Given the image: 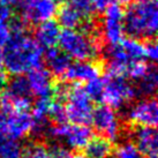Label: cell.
I'll list each match as a JSON object with an SVG mask.
<instances>
[{"label":"cell","instance_id":"5","mask_svg":"<svg viewBox=\"0 0 158 158\" xmlns=\"http://www.w3.org/2000/svg\"><path fill=\"white\" fill-rule=\"evenodd\" d=\"M137 96L134 84L127 77L120 75L106 74L104 76V91L102 103L112 109L123 110L128 106Z\"/></svg>","mask_w":158,"mask_h":158},{"label":"cell","instance_id":"27","mask_svg":"<svg viewBox=\"0 0 158 158\" xmlns=\"http://www.w3.org/2000/svg\"><path fill=\"white\" fill-rule=\"evenodd\" d=\"M48 152H50V158H73L74 156L72 155L70 150L66 148L65 145L60 144V143H53L50 148H48Z\"/></svg>","mask_w":158,"mask_h":158},{"label":"cell","instance_id":"10","mask_svg":"<svg viewBox=\"0 0 158 158\" xmlns=\"http://www.w3.org/2000/svg\"><path fill=\"white\" fill-rule=\"evenodd\" d=\"M127 135L145 158L158 157V135L156 127L127 123Z\"/></svg>","mask_w":158,"mask_h":158},{"label":"cell","instance_id":"23","mask_svg":"<svg viewBox=\"0 0 158 158\" xmlns=\"http://www.w3.org/2000/svg\"><path fill=\"white\" fill-rule=\"evenodd\" d=\"M66 2L72 8L75 9L84 20L96 16L97 12L91 0H66Z\"/></svg>","mask_w":158,"mask_h":158},{"label":"cell","instance_id":"14","mask_svg":"<svg viewBox=\"0 0 158 158\" xmlns=\"http://www.w3.org/2000/svg\"><path fill=\"white\" fill-rule=\"evenodd\" d=\"M28 83L30 87L31 94L35 97L52 96V89L54 84V77L46 68L40 67L28 73Z\"/></svg>","mask_w":158,"mask_h":158},{"label":"cell","instance_id":"21","mask_svg":"<svg viewBox=\"0 0 158 158\" xmlns=\"http://www.w3.org/2000/svg\"><path fill=\"white\" fill-rule=\"evenodd\" d=\"M21 158H50L48 148L42 141H32L22 149Z\"/></svg>","mask_w":158,"mask_h":158},{"label":"cell","instance_id":"7","mask_svg":"<svg viewBox=\"0 0 158 158\" xmlns=\"http://www.w3.org/2000/svg\"><path fill=\"white\" fill-rule=\"evenodd\" d=\"M92 136V131L87 125L77 123H64L59 126L53 125L50 132V137L58 143L65 145L69 150L80 151L85 148Z\"/></svg>","mask_w":158,"mask_h":158},{"label":"cell","instance_id":"26","mask_svg":"<svg viewBox=\"0 0 158 158\" xmlns=\"http://www.w3.org/2000/svg\"><path fill=\"white\" fill-rule=\"evenodd\" d=\"M143 50H144V58L148 59L151 64H155L158 58V45L156 38L143 40Z\"/></svg>","mask_w":158,"mask_h":158},{"label":"cell","instance_id":"33","mask_svg":"<svg viewBox=\"0 0 158 158\" xmlns=\"http://www.w3.org/2000/svg\"><path fill=\"white\" fill-rule=\"evenodd\" d=\"M0 1L9 7H16V8H20V7L22 8V6L26 2V0H0Z\"/></svg>","mask_w":158,"mask_h":158},{"label":"cell","instance_id":"37","mask_svg":"<svg viewBox=\"0 0 158 158\" xmlns=\"http://www.w3.org/2000/svg\"><path fill=\"white\" fill-rule=\"evenodd\" d=\"M136 1H148V0H136Z\"/></svg>","mask_w":158,"mask_h":158},{"label":"cell","instance_id":"24","mask_svg":"<svg viewBox=\"0 0 158 158\" xmlns=\"http://www.w3.org/2000/svg\"><path fill=\"white\" fill-rule=\"evenodd\" d=\"M83 88L92 102H102L103 91H104V77L98 76L91 81L85 82Z\"/></svg>","mask_w":158,"mask_h":158},{"label":"cell","instance_id":"18","mask_svg":"<svg viewBox=\"0 0 158 158\" xmlns=\"http://www.w3.org/2000/svg\"><path fill=\"white\" fill-rule=\"evenodd\" d=\"M57 22L60 28L70 29V30H79L83 24L84 19L80 15L75 9H73L67 2L60 5L59 9H57Z\"/></svg>","mask_w":158,"mask_h":158},{"label":"cell","instance_id":"32","mask_svg":"<svg viewBox=\"0 0 158 158\" xmlns=\"http://www.w3.org/2000/svg\"><path fill=\"white\" fill-rule=\"evenodd\" d=\"M6 121H7V114L0 109V134L6 135Z\"/></svg>","mask_w":158,"mask_h":158},{"label":"cell","instance_id":"11","mask_svg":"<svg viewBox=\"0 0 158 158\" xmlns=\"http://www.w3.org/2000/svg\"><path fill=\"white\" fill-rule=\"evenodd\" d=\"M58 5L52 0H26L22 6V15L32 24L51 20L57 14Z\"/></svg>","mask_w":158,"mask_h":158},{"label":"cell","instance_id":"13","mask_svg":"<svg viewBox=\"0 0 158 158\" xmlns=\"http://www.w3.org/2000/svg\"><path fill=\"white\" fill-rule=\"evenodd\" d=\"M6 114V135L8 137L18 141L30 134L32 126V114L30 111L13 110Z\"/></svg>","mask_w":158,"mask_h":158},{"label":"cell","instance_id":"1","mask_svg":"<svg viewBox=\"0 0 158 158\" xmlns=\"http://www.w3.org/2000/svg\"><path fill=\"white\" fill-rule=\"evenodd\" d=\"M2 51L4 67L9 75L26 74L43 64V48L27 34H12Z\"/></svg>","mask_w":158,"mask_h":158},{"label":"cell","instance_id":"2","mask_svg":"<svg viewBox=\"0 0 158 158\" xmlns=\"http://www.w3.org/2000/svg\"><path fill=\"white\" fill-rule=\"evenodd\" d=\"M158 7L156 0L128 4L123 14V32L137 40L156 38Z\"/></svg>","mask_w":158,"mask_h":158},{"label":"cell","instance_id":"22","mask_svg":"<svg viewBox=\"0 0 158 158\" xmlns=\"http://www.w3.org/2000/svg\"><path fill=\"white\" fill-rule=\"evenodd\" d=\"M48 118L54 126H59V125H64V123H68L66 110H65V104L62 102L53 99L52 104L50 106V110H48Z\"/></svg>","mask_w":158,"mask_h":158},{"label":"cell","instance_id":"12","mask_svg":"<svg viewBox=\"0 0 158 158\" xmlns=\"http://www.w3.org/2000/svg\"><path fill=\"white\" fill-rule=\"evenodd\" d=\"M103 68L104 66L102 60L77 61L70 65L62 79L82 84L98 77L103 73Z\"/></svg>","mask_w":158,"mask_h":158},{"label":"cell","instance_id":"20","mask_svg":"<svg viewBox=\"0 0 158 158\" xmlns=\"http://www.w3.org/2000/svg\"><path fill=\"white\" fill-rule=\"evenodd\" d=\"M22 147L16 140L0 134V158H21Z\"/></svg>","mask_w":158,"mask_h":158},{"label":"cell","instance_id":"36","mask_svg":"<svg viewBox=\"0 0 158 158\" xmlns=\"http://www.w3.org/2000/svg\"><path fill=\"white\" fill-rule=\"evenodd\" d=\"M73 158H88L85 155H76V156H74Z\"/></svg>","mask_w":158,"mask_h":158},{"label":"cell","instance_id":"25","mask_svg":"<svg viewBox=\"0 0 158 158\" xmlns=\"http://www.w3.org/2000/svg\"><path fill=\"white\" fill-rule=\"evenodd\" d=\"M115 158H145L132 141H126L118 145L114 151Z\"/></svg>","mask_w":158,"mask_h":158},{"label":"cell","instance_id":"35","mask_svg":"<svg viewBox=\"0 0 158 158\" xmlns=\"http://www.w3.org/2000/svg\"><path fill=\"white\" fill-rule=\"evenodd\" d=\"M4 67V51L0 48V68Z\"/></svg>","mask_w":158,"mask_h":158},{"label":"cell","instance_id":"28","mask_svg":"<svg viewBox=\"0 0 158 158\" xmlns=\"http://www.w3.org/2000/svg\"><path fill=\"white\" fill-rule=\"evenodd\" d=\"M12 37V31L6 22H0V48H4L8 44Z\"/></svg>","mask_w":158,"mask_h":158},{"label":"cell","instance_id":"8","mask_svg":"<svg viewBox=\"0 0 158 158\" xmlns=\"http://www.w3.org/2000/svg\"><path fill=\"white\" fill-rule=\"evenodd\" d=\"M125 114L127 119L125 123L128 125H139L156 127L158 123V106L156 97H144L141 98L133 105L126 106Z\"/></svg>","mask_w":158,"mask_h":158},{"label":"cell","instance_id":"3","mask_svg":"<svg viewBox=\"0 0 158 158\" xmlns=\"http://www.w3.org/2000/svg\"><path fill=\"white\" fill-rule=\"evenodd\" d=\"M59 48L76 61L98 60L105 43L80 30L64 29L59 36Z\"/></svg>","mask_w":158,"mask_h":158},{"label":"cell","instance_id":"29","mask_svg":"<svg viewBox=\"0 0 158 158\" xmlns=\"http://www.w3.org/2000/svg\"><path fill=\"white\" fill-rule=\"evenodd\" d=\"M12 15H13L12 7L0 1V22H7Z\"/></svg>","mask_w":158,"mask_h":158},{"label":"cell","instance_id":"4","mask_svg":"<svg viewBox=\"0 0 158 158\" xmlns=\"http://www.w3.org/2000/svg\"><path fill=\"white\" fill-rule=\"evenodd\" d=\"M68 123L77 125H90L91 123L94 102L87 95L83 85L81 83L72 82L69 91L67 94L65 102Z\"/></svg>","mask_w":158,"mask_h":158},{"label":"cell","instance_id":"17","mask_svg":"<svg viewBox=\"0 0 158 158\" xmlns=\"http://www.w3.org/2000/svg\"><path fill=\"white\" fill-rule=\"evenodd\" d=\"M135 84L136 95L144 97H154L157 90L158 85V73L157 68L155 64H149V66L144 72V74L141 76L140 79L134 81Z\"/></svg>","mask_w":158,"mask_h":158},{"label":"cell","instance_id":"6","mask_svg":"<svg viewBox=\"0 0 158 158\" xmlns=\"http://www.w3.org/2000/svg\"><path fill=\"white\" fill-rule=\"evenodd\" d=\"M94 129L101 136H104L112 143L127 134V123L120 121L117 111L106 104H99L94 107L91 117Z\"/></svg>","mask_w":158,"mask_h":158},{"label":"cell","instance_id":"19","mask_svg":"<svg viewBox=\"0 0 158 158\" xmlns=\"http://www.w3.org/2000/svg\"><path fill=\"white\" fill-rule=\"evenodd\" d=\"M83 150L88 158H109L113 152V143L104 136H91Z\"/></svg>","mask_w":158,"mask_h":158},{"label":"cell","instance_id":"16","mask_svg":"<svg viewBox=\"0 0 158 158\" xmlns=\"http://www.w3.org/2000/svg\"><path fill=\"white\" fill-rule=\"evenodd\" d=\"M60 32H61L60 26L58 24L57 21L51 19L37 24L34 30V36H35L34 40L40 48H53L58 44Z\"/></svg>","mask_w":158,"mask_h":158},{"label":"cell","instance_id":"30","mask_svg":"<svg viewBox=\"0 0 158 158\" xmlns=\"http://www.w3.org/2000/svg\"><path fill=\"white\" fill-rule=\"evenodd\" d=\"M96 12H104L107 6L111 5V0H91Z\"/></svg>","mask_w":158,"mask_h":158},{"label":"cell","instance_id":"15","mask_svg":"<svg viewBox=\"0 0 158 158\" xmlns=\"http://www.w3.org/2000/svg\"><path fill=\"white\" fill-rule=\"evenodd\" d=\"M43 62L46 64V69L53 75V77L62 79L72 65V59L62 50L53 46L43 52Z\"/></svg>","mask_w":158,"mask_h":158},{"label":"cell","instance_id":"34","mask_svg":"<svg viewBox=\"0 0 158 158\" xmlns=\"http://www.w3.org/2000/svg\"><path fill=\"white\" fill-rule=\"evenodd\" d=\"M111 1H113L114 4H117V5H119V6H127L128 4H131V1L132 0H111Z\"/></svg>","mask_w":158,"mask_h":158},{"label":"cell","instance_id":"31","mask_svg":"<svg viewBox=\"0 0 158 158\" xmlns=\"http://www.w3.org/2000/svg\"><path fill=\"white\" fill-rule=\"evenodd\" d=\"M9 74L6 72V69H4L2 67L0 68V92L4 91V89L6 88V84L8 82Z\"/></svg>","mask_w":158,"mask_h":158},{"label":"cell","instance_id":"9","mask_svg":"<svg viewBox=\"0 0 158 158\" xmlns=\"http://www.w3.org/2000/svg\"><path fill=\"white\" fill-rule=\"evenodd\" d=\"M123 6L111 4L104 10L101 21L102 37L106 44H115L123 38Z\"/></svg>","mask_w":158,"mask_h":158}]
</instances>
